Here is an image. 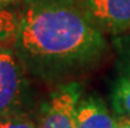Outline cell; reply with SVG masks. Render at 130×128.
<instances>
[{
	"label": "cell",
	"instance_id": "obj_1",
	"mask_svg": "<svg viewBox=\"0 0 130 128\" xmlns=\"http://www.w3.org/2000/svg\"><path fill=\"white\" fill-rule=\"evenodd\" d=\"M14 52L29 76L59 82L95 67L108 50L105 35L80 0H21Z\"/></svg>",
	"mask_w": 130,
	"mask_h": 128
},
{
	"label": "cell",
	"instance_id": "obj_2",
	"mask_svg": "<svg viewBox=\"0 0 130 128\" xmlns=\"http://www.w3.org/2000/svg\"><path fill=\"white\" fill-rule=\"evenodd\" d=\"M28 72L13 48H0V116L22 111L28 99Z\"/></svg>",
	"mask_w": 130,
	"mask_h": 128
},
{
	"label": "cell",
	"instance_id": "obj_3",
	"mask_svg": "<svg viewBox=\"0 0 130 128\" xmlns=\"http://www.w3.org/2000/svg\"><path fill=\"white\" fill-rule=\"evenodd\" d=\"M83 97V86L78 81H66L50 93L42 103L37 120L38 128H75L76 107Z\"/></svg>",
	"mask_w": 130,
	"mask_h": 128
},
{
	"label": "cell",
	"instance_id": "obj_4",
	"mask_svg": "<svg viewBox=\"0 0 130 128\" xmlns=\"http://www.w3.org/2000/svg\"><path fill=\"white\" fill-rule=\"evenodd\" d=\"M80 2L89 20L104 34H121L130 30V0Z\"/></svg>",
	"mask_w": 130,
	"mask_h": 128
},
{
	"label": "cell",
	"instance_id": "obj_5",
	"mask_svg": "<svg viewBox=\"0 0 130 128\" xmlns=\"http://www.w3.org/2000/svg\"><path fill=\"white\" fill-rule=\"evenodd\" d=\"M117 119L105 102L95 94L82 97L75 114V128H118Z\"/></svg>",
	"mask_w": 130,
	"mask_h": 128
},
{
	"label": "cell",
	"instance_id": "obj_6",
	"mask_svg": "<svg viewBox=\"0 0 130 128\" xmlns=\"http://www.w3.org/2000/svg\"><path fill=\"white\" fill-rule=\"evenodd\" d=\"M112 107L118 118L130 119V60L121 68L113 85Z\"/></svg>",
	"mask_w": 130,
	"mask_h": 128
},
{
	"label": "cell",
	"instance_id": "obj_7",
	"mask_svg": "<svg viewBox=\"0 0 130 128\" xmlns=\"http://www.w3.org/2000/svg\"><path fill=\"white\" fill-rule=\"evenodd\" d=\"M20 28V14L9 7H0V48H13Z\"/></svg>",
	"mask_w": 130,
	"mask_h": 128
},
{
	"label": "cell",
	"instance_id": "obj_8",
	"mask_svg": "<svg viewBox=\"0 0 130 128\" xmlns=\"http://www.w3.org/2000/svg\"><path fill=\"white\" fill-rule=\"evenodd\" d=\"M0 128H38L37 122L25 110L0 116Z\"/></svg>",
	"mask_w": 130,
	"mask_h": 128
},
{
	"label": "cell",
	"instance_id": "obj_9",
	"mask_svg": "<svg viewBox=\"0 0 130 128\" xmlns=\"http://www.w3.org/2000/svg\"><path fill=\"white\" fill-rule=\"evenodd\" d=\"M118 128H130V119H126V118H120Z\"/></svg>",
	"mask_w": 130,
	"mask_h": 128
},
{
	"label": "cell",
	"instance_id": "obj_10",
	"mask_svg": "<svg viewBox=\"0 0 130 128\" xmlns=\"http://www.w3.org/2000/svg\"><path fill=\"white\" fill-rule=\"evenodd\" d=\"M17 2H21V0H0V7H11Z\"/></svg>",
	"mask_w": 130,
	"mask_h": 128
}]
</instances>
